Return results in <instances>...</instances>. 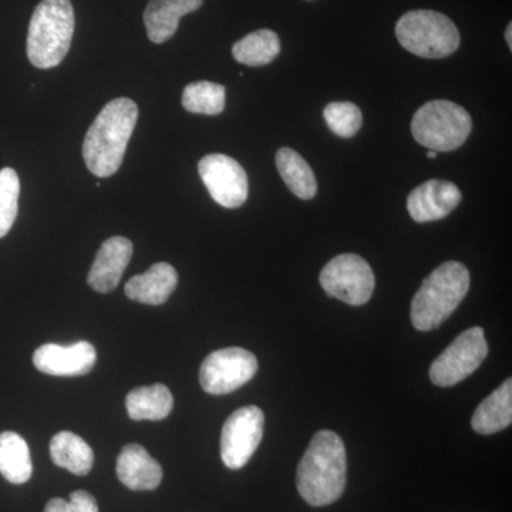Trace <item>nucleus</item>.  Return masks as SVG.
Masks as SVG:
<instances>
[{"instance_id":"1","label":"nucleus","mask_w":512,"mask_h":512,"mask_svg":"<svg viewBox=\"0 0 512 512\" xmlns=\"http://www.w3.org/2000/svg\"><path fill=\"white\" fill-rule=\"evenodd\" d=\"M346 476L348 460L342 439L333 431H318L299 461V494L312 507H325L342 497Z\"/></svg>"},{"instance_id":"2","label":"nucleus","mask_w":512,"mask_h":512,"mask_svg":"<svg viewBox=\"0 0 512 512\" xmlns=\"http://www.w3.org/2000/svg\"><path fill=\"white\" fill-rule=\"evenodd\" d=\"M137 119V104L126 97L104 106L84 138L83 157L90 173L106 178L120 170Z\"/></svg>"},{"instance_id":"3","label":"nucleus","mask_w":512,"mask_h":512,"mask_svg":"<svg viewBox=\"0 0 512 512\" xmlns=\"http://www.w3.org/2000/svg\"><path fill=\"white\" fill-rule=\"evenodd\" d=\"M470 289V272L463 264L448 261L423 281L412 302V323L420 332L439 328L450 318Z\"/></svg>"},{"instance_id":"4","label":"nucleus","mask_w":512,"mask_h":512,"mask_svg":"<svg viewBox=\"0 0 512 512\" xmlns=\"http://www.w3.org/2000/svg\"><path fill=\"white\" fill-rule=\"evenodd\" d=\"M74 10L70 0H42L30 19L28 57L37 69H53L72 46Z\"/></svg>"},{"instance_id":"5","label":"nucleus","mask_w":512,"mask_h":512,"mask_svg":"<svg viewBox=\"0 0 512 512\" xmlns=\"http://www.w3.org/2000/svg\"><path fill=\"white\" fill-rule=\"evenodd\" d=\"M396 36L400 45L423 59H444L460 47V32L453 20L434 10H412L399 19Z\"/></svg>"},{"instance_id":"6","label":"nucleus","mask_w":512,"mask_h":512,"mask_svg":"<svg viewBox=\"0 0 512 512\" xmlns=\"http://www.w3.org/2000/svg\"><path fill=\"white\" fill-rule=\"evenodd\" d=\"M473 130V120L464 107L453 101L433 100L414 114V140L436 153L457 150L466 143Z\"/></svg>"},{"instance_id":"7","label":"nucleus","mask_w":512,"mask_h":512,"mask_svg":"<svg viewBox=\"0 0 512 512\" xmlns=\"http://www.w3.org/2000/svg\"><path fill=\"white\" fill-rule=\"evenodd\" d=\"M323 291L352 306L370 301L375 291V274L362 256L342 254L333 258L319 276Z\"/></svg>"},{"instance_id":"8","label":"nucleus","mask_w":512,"mask_h":512,"mask_svg":"<svg viewBox=\"0 0 512 512\" xmlns=\"http://www.w3.org/2000/svg\"><path fill=\"white\" fill-rule=\"evenodd\" d=\"M488 355L487 340L481 328L467 329L430 367V379L440 387H451L467 379L484 362Z\"/></svg>"},{"instance_id":"9","label":"nucleus","mask_w":512,"mask_h":512,"mask_svg":"<svg viewBox=\"0 0 512 512\" xmlns=\"http://www.w3.org/2000/svg\"><path fill=\"white\" fill-rule=\"evenodd\" d=\"M258 360L254 353L242 348L215 350L205 357L200 369V383L205 392L214 396L235 392L254 379Z\"/></svg>"},{"instance_id":"10","label":"nucleus","mask_w":512,"mask_h":512,"mask_svg":"<svg viewBox=\"0 0 512 512\" xmlns=\"http://www.w3.org/2000/svg\"><path fill=\"white\" fill-rule=\"evenodd\" d=\"M265 416L256 406L241 407L225 421L221 433V458L231 470L247 466L264 437Z\"/></svg>"},{"instance_id":"11","label":"nucleus","mask_w":512,"mask_h":512,"mask_svg":"<svg viewBox=\"0 0 512 512\" xmlns=\"http://www.w3.org/2000/svg\"><path fill=\"white\" fill-rule=\"evenodd\" d=\"M198 173L212 200L221 207H242L248 200V175L234 158L224 154H210L198 164Z\"/></svg>"},{"instance_id":"12","label":"nucleus","mask_w":512,"mask_h":512,"mask_svg":"<svg viewBox=\"0 0 512 512\" xmlns=\"http://www.w3.org/2000/svg\"><path fill=\"white\" fill-rule=\"evenodd\" d=\"M97 352L92 343L82 340L72 346L47 343L33 355V365L50 376H84L96 365Z\"/></svg>"},{"instance_id":"13","label":"nucleus","mask_w":512,"mask_h":512,"mask_svg":"<svg viewBox=\"0 0 512 512\" xmlns=\"http://www.w3.org/2000/svg\"><path fill=\"white\" fill-rule=\"evenodd\" d=\"M461 198L460 188L451 181L430 180L410 192L407 211L420 224L439 221L456 210Z\"/></svg>"},{"instance_id":"14","label":"nucleus","mask_w":512,"mask_h":512,"mask_svg":"<svg viewBox=\"0 0 512 512\" xmlns=\"http://www.w3.org/2000/svg\"><path fill=\"white\" fill-rule=\"evenodd\" d=\"M133 256L130 239L113 237L101 245L87 276V284L99 293H109L120 284L121 276Z\"/></svg>"},{"instance_id":"15","label":"nucleus","mask_w":512,"mask_h":512,"mask_svg":"<svg viewBox=\"0 0 512 512\" xmlns=\"http://www.w3.org/2000/svg\"><path fill=\"white\" fill-rule=\"evenodd\" d=\"M117 477L133 491H153L163 481V467L140 444H127L116 464Z\"/></svg>"},{"instance_id":"16","label":"nucleus","mask_w":512,"mask_h":512,"mask_svg":"<svg viewBox=\"0 0 512 512\" xmlns=\"http://www.w3.org/2000/svg\"><path fill=\"white\" fill-rule=\"evenodd\" d=\"M178 285V274L173 265L158 262L144 272L136 275L127 282L124 292L128 299L144 305H163Z\"/></svg>"},{"instance_id":"17","label":"nucleus","mask_w":512,"mask_h":512,"mask_svg":"<svg viewBox=\"0 0 512 512\" xmlns=\"http://www.w3.org/2000/svg\"><path fill=\"white\" fill-rule=\"evenodd\" d=\"M204 0H151L144 10L147 36L156 45L167 42L177 32L183 16L197 12Z\"/></svg>"},{"instance_id":"18","label":"nucleus","mask_w":512,"mask_h":512,"mask_svg":"<svg viewBox=\"0 0 512 512\" xmlns=\"http://www.w3.org/2000/svg\"><path fill=\"white\" fill-rule=\"evenodd\" d=\"M512 423V380H505L477 407L471 427L478 434H494Z\"/></svg>"},{"instance_id":"19","label":"nucleus","mask_w":512,"mask_h":512,"mask_svg":"<svg viewBox=\"0 0 512 512\" xmlns=\"http://www.w3.org/2000/svg\"><path fill=\"white\" fill-rule=\"evenodd\" d=\"M50 457L57 467L70 471L74 476H87L94 464L92 447L72 431H60L53 437Z\"/></svg>"},{"instance_id":"20","label":"nucleus","mask_w":512,"mask_h":512,"mask_svg":"<svg viewBox=\"0 0 512 512\" xmlns=\"http://www.w3.org/2000/svg\"><path fill=\"white\" fill-rule=\"evenodd\" d=\"M126 407L130 419L141 421L163 420L170 416L174 407L173 394L165 384L137 387L126 397Z\"/></svg>"},{"instance_id":"21","label":"nucleus","mask_w":512,"mask_h":512,"mask_svg":"<svg viewBox=\"0 0 512 512\" xmlns=\"http://www.w3.org/2000/svg\"><path fill=\"white\" fill-rule=\"evenodd\" d=\"M33 473L28 443L18 433L0 434V474L12 484L28 483Z\"/></svg>"},{"instance_id":"22","label":"nucleus","mask_w":512,"mask_h":512,"mask_svg":"<svg viewBox=\"0 0 512 512\" xmlns=\"http://www.w3.org/2000/svg\"><path fill=\"white\" fill-rule=\"evenodd\" d=\"M276 167L286 187L301 198V200H312L318 192L315 174L311 165L306 163L305 158L299 156L292 148H281L276 153Z\"/></svg>"},{"instance_id":"23","label":"nucleus","mask_w":512,"mask_h":512,"mask_svg":"<svg viewBox=\"0 0 512 512\" xmlns=\"http://www.w3.org/2000/svg\"><path fill=\"white\" fill-rule=\"evenodd\" d=\"M281 53V40L274 30L261 29L249 33L232 46V56L249 67L266 66Z\"/></svg>"},{"instance_id":"24","label":"nucleus","mask_w":512,"mask_h":512,"mask_svg":"<svg viewBox=\"0 0 512 512\" xmlns=\"http://www.w3.org/2000/svg\"><path fill=\"white\" fill-rule=\"evenodd\" d=\"M183 107L190 113L217 116L225 110V87L205 80L188 84L183 93Z\"/></svg>"},{"instance_id":"25","label":"nucleus","mask_w":512,"mask_h":512,"mask_svg":"<svg viewBox=\"0 0 512 512\" xmlns=\"http://www.w3.org/2000/svg\"><path fill=\"white\" fill-rule=\"evenodd\" d=\"M19 175L12 168L0 170V238L6 237L15 224L19 210Z\"/></svg>"},{"instance_id":"26","label":"nucleus","mask_w":512,"mask_h":512,"mask_svg":"<svg viewBox=\"0 0 512 512\" xmlns=\"http://www.w3.org/2000/svg\"><path fill=\"white\" fill-rule=\"evenodd\" d=\"M326 124L332 133L343 138L356 136L357 131L362 128V110L350 101H336L330 103L323 111Z\"/></svg>"},{"instance_id":"27","label":"nucleus","mask_w":512,"mask_h":512,"mask_svg":"<svg viewBox=\"0 0 512 512\" xmlns=\"http://www.w3.org/2000/svg\"><path fill=\"white\" fill-rule=\"evenodd\" d=\"M45 512H99V507L92 494L77 490L70 494L69 501L52 498L46 504Z\"/></svg>"},{"instance_id":"28","label":"nucleus","mask_w":512,"mask_h":512,"mask_svg":"<svg viewBox=\"0 0 512 512\" xmlns=\"http://www.w3.org/2000/svg\"><path fill=\"white\" fill-rule=\"evenodd\" d=\"M505 40H507L508 47L512 50V25H508L507 30H505Z\"/></svg>"},{"instance_id":"29","label":"nucleus","mask_w":512,"mask_h":512,"mask_svg":"<svg viewBox=\"0 0 512 512\" xmlns=\"http://www.w3.org/2000/svg\"><path fill=\"white\" fill-rule=\"evenodd\" d=\"M427 157H429V158H431V160H433V158L437 157L436 151L429 150V153H427Z\"/></svg>"}]
</instances>
